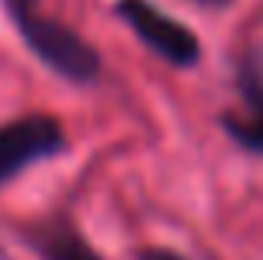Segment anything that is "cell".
<instances>
[{
	"mask_svg": "<svg viewBox=\"0 0 263 260\" xmlns=\"http://www.w3.org/2000/svg\"><path fill=\"white\" fill-rule=\"evenodd\" d=\"M37 4H40V0H4V7H7V13H10V20H13L17 30H24L30 20L40 17Z\"/></svg>",
	"mask_w": 263,
	"mask_h": 260,
	"instance_id": "8992f818",
	"label": "cell"
},
{
	"mask_svg": "<svg viewBox=\"0 0 263 260\" xmlns=\"http://www.w3.org/2000/svg\"><path fill=\"white\" fill-rule=\"evenodd\" d=\"M200 4H230V0H200Z\"/></svg>",
	"mask_w": 263,
	"mask_h": 260,
	"instance_id": "ba28073f",
	"label": "cell"
},
{
	"mask_svg": "<svg viewBox=\"0 0 263 260\" xmlns=\"http://www.w3.org/2000/svg\"><path fill=\"white\" fill-rule=\"evenodd\" d=\"M117 17L143 40V47L157 53L160 60L174 67H197L200 64V40L190 27H183L170 13H163L160 7H154L150 0H117Z\"/></svg>",
	"mask_w": 263,
	"mask_h": 260,
	"instance_id": "7a4b0ae2",
	"label": "cell"
},
{
	"mask_svg": "<svg viewBox=\"0 0 263 260\" xmlns=\"http://www.w3.org/2000/svg\"><path fill=\"white\" fill-rule=\"evenodd\" d=\"M64 124L50 114H27L0 127V187L10 183L20 170L64 154Z\"/></svg>",
	"mask_w": 263,
	"mask_h": 260,
	"instance_id": "3957f363",
	"label": "cell"
},
{
	"mask_svg": "<svg viewBox=\"0 0 263 260\" xmlns=\"http://www.w3.org/2000/svg\"><path fill=\"white\" fill-rule=\"evenodd\" d=\"M20 37H24V44L33 50V57L40 64H47L53 73L73 80V84H93L103 70V60L97 53V47L87 37H80L73 27L60 24L53 17L40 13L37 20H30L20 30Z\"/></svg>",
	"mask_w": 263,
	"mask_h": 260,
	"instance_id": "6da1fadb",
	"label": "cell"
},
{
	"mask_svg": "<svg viewBox=\"0 0 263 260\" xmlns=\"http://www.w3.org/2000/svg\"><path fill=\"white\" fill-rule=\"evenodd\" d=\"M237 110L220 114L223 134L247 154L263 157V50H247L237 60Z\"/></svg>",
	"mask_w": 263,
	"mask_h": 260,
	"instance_id": "277c9868",
	"label": "cell"
},
{
	"mask_svg": "<svg viewBox=\"0 0 263 260\" xmlns=\"http://www.w3.org/2000/svg\"><path fill=\"white\" fill-rule=\"evenodd\" d=\"M140 260H186V257L177 254V250H167V247H150L140 254Z\"/></svg>",
	"mask_w": 263,
	"mask_h": 260,
	"instance_id": "52a82bcc",
	"label": "cell"
},
{
	"mask_svg": "<svg viewBox=\"0 0 263 260\" xmlns=\"http://www.w3.org/2000/svg\"><path fill=\"white\" fill-rule=\"evenodd\" d=\"M27 244L37 250L40 260H100L90 240L64 217H47V220H33L20 230Z\"/></svg>",
	"mask_w": 263,
	"mask_h": 260,
	"instance_id": "5b68a950",
	"label": "cell"
}]
</instances>
